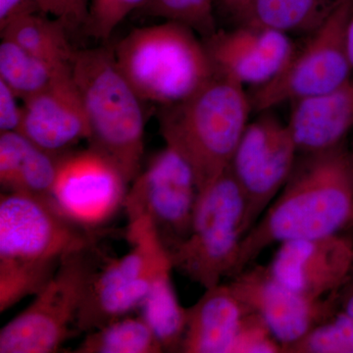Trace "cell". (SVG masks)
<instances>
[{"label": "cell", "mask_w": 353, "mask_h": 353, "mask_svg": "<svg viewBox=\"0 0 353 353\" xmlns=\"http://www.w3.org/2000/svg\"><path fill=\"white\" fill-rule=\"evenodd\" d=\"M353 227V152L347 141L299 152L282 190L245 234L231 277L269 246L343 234Z\"/></svg>", "instance_id": "1"}, {"label": "cell", "mask_w": 353, "mask_h": 353, "mask_svg": "<svg viewBox=\"0 0 353 353\" xmlns=\"http://www.w3.org/2000/svg\"><path fill=\"white\" fill-rule=\"evenodd\" d=\"M246 204L229 168L199 192L189 236L170 253L174 269L204 290L231 277L245 238Z\"/></svg>", "instance_id": "6"}, {"label": "cell", "mask_w": 353, "mask_h": 353, "mask_svg": "<svg viewBox=\"0 0 353 353\" xmlns=\"http://www.w3.org/2000/svg\"><path fill=\"white\" fill-rule=\"evenodd\" d=\"M58 157L34 145L20 132H0L2 192L50 199Z\"/></svg>", "instance_id": "19"}, {"label": "cell", "mask_w": 353, "mask_h": 353, "mask_svg": "<svg viewBox=\"0 0 353 353\" xmlns=\"http://www.w3.org/2000/svg\"><path fill=\"white\" fill-rule=\"evenodd\" d=\"M229 284L243 303L261 316L282 350L340 308L338 290L323 299H307L279 282L263 265L248 267Z\"/></svg>", "instance_id": "14"}, {"label": "cell", "mask_w": 353, "mask_h": 353, "mask_svg": "<svg viewBox=\"0 0 353 353\" xmlns=\"http://www.w3.org/2000/svg\"><path fill=\"white\" fill-rule=\"evenodd\" d=\"M41 12L57 18L71 30L85 27L90 0H39Z\"/></svg>", "instance_id": "28"}, {"label": "cell", "mask_w": 353, "mask_h": 353, "mask_svg": "<svg viewBox=\"0 0 353 353\" xmlns=\"http://www.w3.org/2000/svg\"><path fill=\"white\" fill-rule=\"evenodd\" d=\"M22 105L18 132L46 152L61 155L83 139L88 141L87 115L72 68Z\"/></svg>", "instance_id": "17"}, {"label": "cell", "mask_w": 353, "mask_h": 353, "mask_svg": "<svg viewBox=\"0 0 353 353\" xmlns=\"http://www.w3.org/2000/svg\"><path fill=\"white\" fill-rule=\"evenodd\" d=\"M92 231L64 217L48 199L0 197V313L36 296L72 253L95 245Z\"/></svg>", "instance_id": "2"}, {"label": "cell", "mask_w": 353, "mask_h": 353, "mask_svg": "<svg viewBox=\"0 0 353 353\" xmlns=\"http://www.w3.org/2000/svg\"><path fill=\"white\" fill-rule=\"evenodd\" d=\"M292 104L288 124L299 152L340 145L353 129V77L331 92Z\"/></svg>", "instance_id": "18"}, {"label": "cell", "mask_w": 353, "mask_h": 353, "mask_svg": "<svg viewBox=\"0 0 353 353\" xmlns=\"http://www.w3.org/2000/svg\"><path fill=\"white\" fill-rule=\"evenodd\" d=\"M202 39L216 73L252 88L273 80L296 48L290 34L257 23L216 30Z\"/></svg>", "instance_id": "15"}, {"label": "cell", "mask_w": 353, "mask_h": 353, "mask_svg": "<svg viewBox=\"0 0 353 353\" xmlns=\"http://www.w3.org/2000/svg\"><path fill=\"white\" fill-rule=\"evenodd\" d=\"M41 12L39 0H0V30L21 16Z\"/></svg>", "instance_id": "30"}, {"label": "cell", "mask_w": 353, "mask_h": 353, "mask_svg": "<svg viewBox=\"0 0 353 353\" xmlns=\"http://www.w3.org/2000/svg\"><path fill=\"white\" fill-rule=\"evenodd\" d=\"M352 11H353V0H352Z\"/></svg>", "instance_id": "33"}, {"label": "cell", "mask_w": 353, "mask_h": 353, "mask_svg": "<svg viewBox=\"0 0 353 353\" xmlns=\"http://www.w3.org/2000/svg\"><path fill=\"white\" fill-rule=\"evenodd\" d=\"M1 38L10 39L28 52L55 67H71L76 50L70 30L62 21L44 13L21 16L6 25Z\"/></svg>", "instance_id": "20"}, {"label": "cell", "mask_w": 353, "mask_h": 353, "mask_svg": "<svg viewBox=\"0 0 353 353\" xmlns=\"http://www.w3.org/2000/svg\"><path fill=\"white\" fill-rule=\"evenodd\" d=\"M283 352L353 353V318L339 308Z\"/></svg>", "instance_id": "25"}, {"label": "cell", "mask_w": 353, "mask_h": 353, "mask_svg": "<svg viewBox=\"0 0 353 353\" xmlns=\"http://www.w3.org/2000/svg\"><path fill=\"white\" fill-rule=\"evenodd\" d=\"M145 8L164 21L192 28L202 39L217 30L213 0H150Z\"/></svg>", "instance_id": "26"}, {"label": "cell", "mask_w": 353, "mask_h": 353, "mask_svg": "<svg viewBox=\"0 0 353 353\" xmlns=\"http://www.w3.org/2000/svg\"><path fill=\"white\" fill-rule=\"evenodd\" d=\"M187 310L180 352H282L261 316L236 296L229 283L205 290Z\"/></svg>", "instance_id": "12"}, {"label": "cell", "mask_w": 353, "mask_h": 353, "mask_svg": "<svg viewBox=\"0 0 353 353\" xmlns=\"http://www.w3.org/2000/svg\"><path fill=\"white\" fill-rule=\"evenodd\" d=\"M272 275L310 299L330 296L347 280L353 267V238L345 234L280 243L270 264Z\"/></svg>", "instance_id": "16"}, {"label": "cell", "mask_w": 353, "mask_h": 353, "mask_svg": "<svg viewBox=\"0 0 353 353\" xmlns=\"http://www.w3.org/2000/svg\"><path fill=\"white\" fill-rule=\"evenodd\" d=\"M252 112L245 88L216 72L185 101L162 106L160 132L190 165L199 194L229 168Z\"/></svg>", "instance_id": "3"}, {"label": "cell", "mask_w": 353, "mask_h": 353, "mask_svg": "<svg viewBox=\"0 0 353 353\" xmlns=\"http://www.w3.org/2000/svg\"><path fill=\"white\" fill-rule=\"evenodd\" d=\"M345 0H259L250 19L287 34H310L327 20Z\"/></svg>", "instance_id": "21"}, {"label": "cell", "mask_w": 353, "mask_h": 353, "mask_svg": "<svg viewBox=\"0 0 353 353\" xmlns=\"http://www.w3.org/2000/svg\"><path fill=\"white\" fill-rule=\"evenodd\" d=\"M297 155L289 124L272 110L250 121L229 165L245 196V236L282 190Z\"/></svg>", "instance_id": "11"}, {"label": "cell", "mask_w": 353, "mask_h": 353, "mask_svg": "<svg viewBox=\"0 0 353 353\" xmlns=\"http://www.w3.org/2000/svg\"><path fill=\"white\" fill-rule=\"evenodd\" d=\"M72 72L88 124V146L113 162L131 183L141 170L143 99L118 67L113 48L77 50Z\"/></svg>", "instance_id": "4"}, {"label": "cell", "mask_w": 353, "mask_h": 353, "mask_svg": "<svg viewBox=\"0 0 353 353\" xmlns=\"http://www.w3.org/2000/svg\"><path fill=\"white\" fill-rule=\"evenodd\" d=\"M71 68L53 66L10 39L1 38L0 81L22 101L43 92L60 73Z\"/></svg>", "instance_id": "23"}, {"label": "cell", "mask_w": 353, "mask_h": 353, "mask_svg": "<svg viewBox=\"0 0 353 353\" xmlns=\"http://www.w3.org/2000/svg\"><path fill=\"white\" fill-rule=\"evenodd\" d=\"M99 257L95 245L67 256L32 303L1 329L0 353L58 352L77 329Z\"/></svg>", "instance_id": "7"}, {"label": "cell", "mask_w": 353, "mask_h": 353, "mask_svg": "<svg viewBox=\"0 0 353 353\" xmlns=\"http://www.w3.org/2000/svg\"><path fill=\"white\" fill-rule=\"evenodd\" d=\"M347 48L348 58H350V64L353 69V11L350 14V20H348L347 28Z\"/></svg>", "instance_id": "32"}, {"label": "cell", "mask_w": 353, "mask_h": 353, "mask_svg": "<svg viewBox=\"0 0 353 353\" xmlns=\"http://www.w3.org/2000/svg\"><path fill=\"white\" fill-rule=\"evenodd\" d=\"M75 352L160 353L164 350L141 316L127 315L88 332Z\"/></svg>", "instance_id": "24"}, {"label": "cell", "mask_w": 353, "mask_h": 353, "mask_svg": "<svg viewBox=\"0 0 353 353\" xmlns=\"http://www.w3.org/2000/svg\"><path fill=\"white\" fill-rule=\"evenodd\" d=\"M199 189L188 162L166 145L134 179L125 199L128 222L145 219L169 252L189 236Z\"/></svg>", "instance_id": "10"}, {"label": "cell", "mask_w": 353, "mask_h": 353, "mask_svg": "<svg viewBox=\"0 0 353 353\" xmlns=\"http://www.w3.org/2000/svg\"><path fill=\"white\" fill-rule=\"evenodd\" d=\"M8 85L0 81V132L19 131L23 117V105Z\"/></svg>", "instance_id": "29"}, {"label": "cell", "mask_w": 353, "mask_h": 353, "mask_svg": "<svg viewBox=\"0 0 353 353\" xmlns=\"http://www.w3.org/2000/svg\"><path fill=\"white\" fill-rule=\"evenodd\" d=\"M352 9V0H345L324 24L307 34L301 48L296 46L273 80L248 92L253 112L318 97L347 82L353 70L347 48Z\"/></svg>", "instance_id": "9"}, {"label": "cell", "mask_w": 353, "mask_h": 353, "mask_svg": "<svg viewBox=\"0 0 353 353\" xmlns=\"http://www.w3.org/2000/svg\"><path fill=\"white\" fill-rule=\"evenodd\" d=\"M113 52L139 97L161 106L185 101L215 75L203 39L174 21L132 30Z\"/></svg>", "instance_id": "5"}, {"label": "cell", "mask_w": 353, "mask_h": 353, "mask_svg": "<svg viewBox=\"0 0 353 353\" xmlns=\"http://www.w3.org/2000/svg\"><path fill=\"white\" fill-rule=\"evenodd\" d=\"M338 299L341 310L353 318V267L347 280L338 290Z\"/></svg>", "instance_id": "31"}, {"label": "cell", "mask_w": 353, "mask_h": 353, "mask_svg": "<svg viewBox=\"0 0 353 353\" xmlns=\"http://www.w3.org/2000/svg\"><path fill=\"white\" fill-rule=\"evenodd\" d=\"M131 250L95 272L77 320V330L92 332L141 308L155 280L174 269L170 252L145 219L128 222Z\"/></svg>", "instance_id": "8"}, {"label": "cell", "mask_w": 353, "mask_h": 353, "mask_svg": "<svg viewBox=\"0 0 353 353\" xmlns=\"http://www.w3.org/2000/svg\"><path fill=\"white\" fill-rule=\"evenodd\" d=\"M150 0H90L85 29L90 37L108 41L114 30L136 9Z\"/></svg>", "instance_id": "27"}, {"label": "cell", "mask_w": 353, "mask_h": 353, "mask_svg": "<svg viewBox=\"0 0 353 353\" xmlns=\"http://www.w3.org/2000/svg\"><path fill=\"white\" fill-rule=\"evenodd\" d=\"M129 185L111 160L88 146L59 155L48 201L74 224L94 231L124 208Z\"/></svg>", "instance_id": "13"}, {"label": "cell", "mask_w": 353, "mask_h": 353, "mask_svg": "<svg viewBox=\"0 0 353 353\" xmlns=\"http://www.w3.org/2000/svg\"><path fill=\"white\" fill-rule=\"evenodd\" d=\"M172 270L165 271L155 280L139 309L141 317L152 330L164 352H180L188 310L176 296Z\"/></svg>", "instance_id": "22"}]
</instances>
